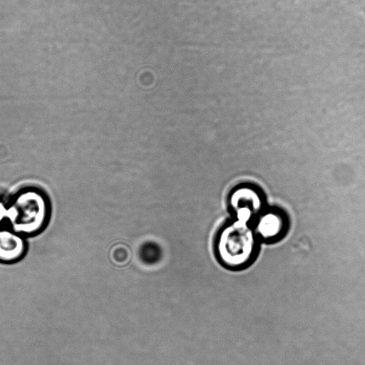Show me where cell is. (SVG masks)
<instances>
[{
    "instance_id": "6da1fadb",
    "label": "cell",
    "mask_w": 365,
    "mask_h": 365,
    "mask_svg": "<svg viewBox=\"0 0 365 365\" xmlns=\"http://www.w3.org/2000/svg\"><path fill=\"white\" fill-rule=\"evenodd\" d=\"M46 193L36 186L19 189L8 200L7 227L24 237L41 232L51 216Z\"/></svg>"
},
{
    "instance_id": "7a4b0ae2",
    "label": "cell",
    "mask_w": 365,
    "mask_h": 365,
    "mask_svg": "<svg viewBox=\"0 0 365 365\" xmlns=\"http://www.w3.org/2000/svg\"><path fill=\"white\" fill-rule=\"evenodd\" d=\"M247 222L235 221L227 226L218 237L217 254L225 266L243 267L252 261L257 253L258 237Z\"/></svg>"
},
{
    "instance_id": "3957f363",
    "label": "cell",
    "mask_w": 365,
    "mask_h": 365,
    "mask_svg": "<svg viewBox=\"0 0 365 365\" xmlns=\"http://www.w3.org/2000/svg\"><path fill=\"white\" fill-rule=\"evenodd\" d=\"M27 245L26 237L10 227H0V262L14 263L26 254Z\"/></svg>"
},
{
    "instance_id": "277c9868",
    "label": "cell",
    "mask_w": 365,
    "mask_h": 365,
    "mask_svg": "<svg viewBox=\"0 0 365 365\" xmlns=\"http://www.w3.org/2000/svg\"><path fill=\"white\" fill-rule=\"evenodd\" d=\"M285 226L284 220L279 213L269 212L259 217L254 230L258 238L269 242L279 238Z\"/></svg>"
},
{
    "instance_id": "5b68a950",
    "label": "cell",
    "mask_w": 365,
    "mask_h": 365,
    "mask_svg": "<svg viewBox=\"0 0 365 365\" xmlns=\"http://www.w3.org/2000/svg\"><path fill=\"white\" fill-rule=\"evenodd\" d=\"M8 200L0 195V227L7 224Z\"/></svg>"
}]
</instances>
